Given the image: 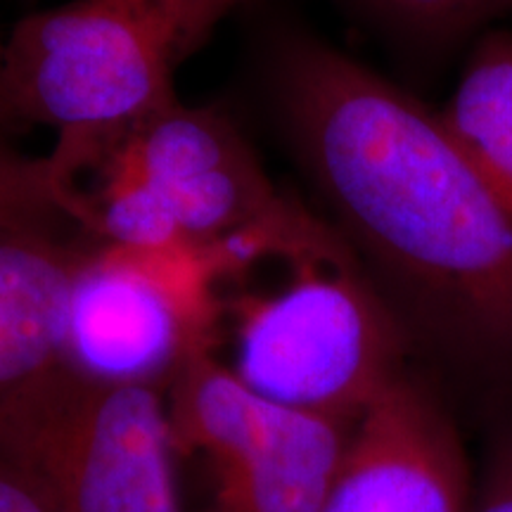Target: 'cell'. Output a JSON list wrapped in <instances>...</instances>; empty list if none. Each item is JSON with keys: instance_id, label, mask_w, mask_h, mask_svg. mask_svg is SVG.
I'll return each instance as SVG.
<instances>
[{"instance_id": "obj_1", "label": "cell", "mask_w": 512, "mask_h": 512, "mask_svg": "<svg viewBox=\"0 0 512 512\" xmlns=\"http://www.w3.org/2000/svg\"><path fill=\"white\" fill-rule=\"evenodd\" d=\"M273 76L299 162L401 302L512 366V202L441 114L304 34L280 38Z\"/></svg>"}, {"instance_id": "obj_2", "label": "cell", "mask_w": 512, "mask_h": 512, "mask_svg": "<svg viewBox=\"0 0 512 512\" xmlns=\"http://www.w3.org/2000/svg\"><path fill=\"white\" fill-rule=\"evenodd\" d=\"M273 254L283 266L278 283L221 294L223 363L275 403L358 420L406 373V323L316 216Z\"/></svg>"}, {"instance_id": "obj_3", "label": "cell", "mask_w": 512, "mask_h": 512, "mask_svg": "<svg viewBox=\"0 0 512 512\" xmlns=\"http://www.w3.org/2000/svg\"><path fill=\"white\" fill-rule=\"evenodd\" d=\"M242 0H72L5 38V100L17 128L110 143L176 105L174 74Z\"/></svg>"}, {"instance_id": "obj_4", "label": "cell", "mask_w": 512, "mask_h": 512, "mask_svg": "<svg viewBox=\"0 0 512 512\" xmlns=\"http://www.w3.org/2000/svg\"><path fill=\"white\" fill-rule=\"evenodd\" d=\"M0 456L55 512H188L166 394L57 373L0 420Z\"/></svg>"}, {"instance_id": "obj_5", "label": "cell", "mask_w": 512, "mask_h": 512, "mask_svg": "<svg viewBox=\"0 0 512 512\" xmlns=\"http://www.w3.org/2000/svg\"><path fill=\"white\" fill-rule=\"evenodd\" d=\"M219 330L221 275L207 249L93 242L69 290L62 366L166 394L192 356L219 351Z\"/></svg>"}, {"instance_id": "obj_6", "label": "cell", "mask_w": 512, "mask_h": 512, "mask_svg": "<svg viewBox=\"0 0 512 512\" xmlns=\"http://www.w3.org/2000/svg\"><path fill=\"white\" fill-rule=\"evenodd\" d=\"M166 403L181 458L209 470L200 512H320L356 425L266 399L211 349L185 363Z\"/></svg>"}, {"instance_id": "obj_7", "label": "cell", "mask_w": 512, "mask_h": 512, "mask_svg": "<svg viewBox=\"0 0 512 512\" xmlns=\"http://www.w3.org/2000/svg\"><path fill=\"white\" fill-rule=\"evenodd\" d=\"M475 482L437 396L403 373L370 403L320 512H470Z\"/></svg>"}, {"instance_id": "obj_8", "label": "cell", "mask_w": 512, "mask_h": 512, "mask_svg": "<svg viewBox=\"0 0 512 512\" xmlns=\"http://www.w3.org/2000/svg\"><path fill=\"white\" fill-rule=\"evenodd\" d=\"M62 228L0 223V420L64 370V311L91 245Z\"/></svg>"}, {"instance_id": "obj_9", "label": "cell", "mask_w": 512, "mask_h": 512, "mask_svg": "<svg viewBox=\"0 0 512 512\" xmlns=\"http://www.w3.org/2000/svg\"><path fill=\"white\" fill-rule=\"evenodd\" d=\"M439 114L512 202V34L489 36L475 50Z\"/></svg>"}, {"instance_id": "obj_10", "label": "cell", "mask_w": 512, "mask_h": 512, "mask_svg": "<svg viewBox=\"0 0 512 512\" xmlns=\"http://www.w3.org/2000/svg\"><path fill=\"white\" fill-rule=\"evenodd\" d=\"M0 223L83 228L86 214L72 178L53 155L27 157L0 140Z\"/></svg>"}, {"instance_id": "obj_11", "label": "cell", "mask_w": 512, "mask_h": 512, "mask_svg": "<svg viewBox=\"0 0 512 512\" xmlns=\"http://www.w3.org/2000/svg\"><path fill=\"white\" fill-rule=\"evenodd\" d=\"M389 27L418 38L458 34L512 0H366Z\"/></svg>"}, {"instance_id": "obj_12", "label": "cell", "mask_w": 512, "mask_h": 512, "mask_svg": "<svg viewBox=\"0 0 512 512\" xmlns=\"http://www.w3.org/2000/svg\"><path fill=\"white\" fill-rule=\"evenodd\" d=\"M470 512H512V422L491 441Z\"/></svg>"}, {"instance_id": "obj_13", "label": "cell", "mask_w": 512, "mask_h": 512, "mask_svg": "<svg viewBox=\"0 0 512 512\" xmlns=\"http://www.w3.org/2000/svg\"><path fill=\"white\" fill-rule=\"evenodd\" d=\"M0 512H55L36 484L5 456H0Z\"/></svg>"}, {"instance_id": "obj_14", "label": "cell", "mask_w": 512, "mask_h": 512, "mask_svg": "<svg viewBox=\"0 0 512 512\" xmlns=\"http://www.w3.org/2000/svg\"><path fill=\"white\" fill-rule=\"evenodd\" d=\"M3 64H5V41H3V38H0V131H17L15 121H12V117H10L8 100H5Z\"/></svg>"}]
</instances>
